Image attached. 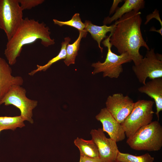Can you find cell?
<instances>
[{
  "label": "cell",
  "mask_w": 162,
  "mask_h": 162,
  "mask_svg": "<svg viewBox=\"0 0 162 162\" xmlns=\"http://www.w3.org/2000/svg\"><path fill=\"white\" fill-rule=\"evenodd\" d=\"M44 1V0H18L23 10L30 9L42 4Z\"/></svg>",
  "instance_id": "7402d4cb"
},
{
  "label": "cell",
  "mask_w": 162,
  "mask_h": 162,
  "mask_svg": "<svg viewBox=\"0 0 162 162\" xmlns=\"http://www.w3.org/2000/svg\"><path fill=\"white\" fill-rule=\"evenodd\" d=\"M154 158L148 153L140 156H135L119 151L117 161L121 162H154Z\"/></svg>",
  "instance_id": "ffe728a7"
},
{
  "label": "cell",
  "mask_w": 162,
  "mask_h": 162,
  "mask_svg": "<svg viewBox=\"0 0 162 162\" xmlns=\"http://www.w3.org/2000/svg\"><path fill=\"white\" fill-rule=\"evenodd\" d=\"M154 102L151 100H140L134 103V108L124 122L121 124L128 138L139 129L152 122Z\"/></svg>",
  "instance_id": "277c9868"
},
{
  "label": "cell",
  "mask_w": 162,
  "mask_h": 162,
  "mask_svg": "<svg viewBox=\"0 0 162 162\" xmlns=\"http://www.w3.org/2000/svg\"><path fill=\"white\" fill-rule=\"evenodd\" d=\"M103 126L102 130L106 132L110 138L116 142L122 141L125 138V131L118 123L107 110L106 108L102 109L95 116Z\"/></svg>",
  "instance_id": "8fae6325"
},
{
  "label": "cell",
  "mask_w": 162,
  "mask_h": 162,
  "mask_svg": "<svg viewBox=\"0 0 162 162\" xmlns=\"http://www.w3.org/2000/svg\"><path fill=\"white\" fill-rule=\"evenodd\" d=\"M115 162H121L118 161H115Z\"/></svg>",
  "instance_id": "4316f807"
},
{
  "label": "cell",
  "mask_w": 162,
  "mask_h": 162,
  "mask_svg": "<svg viewBox=\"0 0 162 162\" xmlns=\"http://www.w3.org/2000/svg\"><path fill=\"white\" fill-rule=\"evenodd\" d=\"M25 88L18 85L12 86L0 103L5 106L13 105L18 108L20 116L25 121L33 124V110L37 106L38 101L30 99L26 96Z\"/></svg>",
  "instance_id": "52a82bcc"
},
{
  "label": "cell",
  "mask_w": 162,
  "mask_h": 162,
  "mask_svg": "<svg viewBox=\"0 0 162 162\" xmlns=\"http://www.w3.org/2000/svg\"><path fill=\"white\" fill-rule=\"evenodd\" d=\"M150 31L156 32L160 34L161 36H162V28H160L159 29L156 30L154 28L152 27L151 28Z\"/></svg>",
  "instance_id": "484cf974"
},
{
  "label": "cell",
  "mask_w": 162,
  "mask_h": 162,
  "mask_svg": "<svg viewBox=\"0 0 162 162\" xmlns=\"http://www.w3.org/2000/svg\"><path fill=\"white\" fill-rule=\"evenodd\" d=\"M70 40L71 39L70 37H68L65 38L64 41L61 43V50L58 55L50 60L46 64L44 65H37V68L35 70H32L28 73V74L30 76H33L39 71H45L50 68L53 64L60 60L65 59L66 55V47L68 44H69Z\"/></svg>",
  "instance_id": "e0dca14e"
},
{
  "label": "cell",
  "mask_w": 162,
  "mask_h": 162,
  "mask_svg": "<svg viewBox=\"0 0 162 162\" xmlns=\"http://www.w3.org/2000/svg\"><path fill=\"white\" fill-rule=\"evenodd\" d=\"M49 28L44 22L29 19H24L19 28L10 39L8 41L4 54L10 65L16 62L17 58L21 54L25 45L40 40L41 44L45 47L53 45L55 40L50 36Z\"/></svg>",
  "instance_id": "7a4b0ae2"
},
{
  "label": "cell",
  "mask_w": 162,
  "mask_h": 162,
  "mask_svg": "<svg viewBox=\"0 0 162 162\" xmlns=\"http://www.w3.org/2000/svg\"><path fill=\"white\" fill-rule=\"evenodd\" d=\"M9 64L0 56V103L11 87L15 85L22 86L24 82L21 76L12 75Z\"/></svg>",
  "instance_id": "7c38bea8"
},
{
  "label": "cell",
  "mask_w": 162,
  "mask_h": 162,
  "mask_svg": "<svg viewBox=\"0 0 162 162\" xmlns=\"http://www.w3.org/2000/svg\"><path fill=\"white\" fill-rule=\"evenodd\" d=\"M134 104V102L128 96L117 93L108 96L106 102V108L121 124L131 112Z\"/></svg>",
  "instance_id": "9c48e42d"
},
{
  "label": "cell",
  "mask_w": 162,
  "mask_h": 162,
  "mask_svg": "<svg viewBox=\"0 0 162 162\" xmlns=\"http://www.w3.org/2000/svg\"><path fill=\"white\" fill-rule=\"evenodd\" d=\"M126 142L135 150L159 151L162 147V127L158 121L152 122L128 138Z\"/></svg>",
  "instance_id": "3957f363"
},
{
  "label": "cell",
  "mask_w": 162,
  "mask_h": 162,
  "mask_svg": "<svg viewBox=\"0 0 162 162\" xmlns=\"http://www.w3.org/2000/svg\"><path fill=\"white\" fill-rule=\"evenodd\" d=\"M138 91L141 93L146 94L154 99L156 109L155 114L158 121L159 112L162 110V78L151 80L138 88Z\"/></svg>",
  "instance_id": "4fadbf2b"
},
{
  "label": "cell",
  "mask_w": 162,
  "mask_h": 162,
  "mask_svg": "<svg viewBox=\"0 0 162 162\" xmlns=\"http://www.w3.org/2000/svg\"><path fill=\"white\" fill-rule=\"evenodd\" d=\"M84 23L85 27L84 31L89 32L92 38L96 40L98 44V46L102 52L103 48L100 46V43L104 38H106L108 36L106 34L108 32H112L116 26L114 23L113 25L107 26L106 25L99 26L92 23L91 21L86 20Z\"/></svg>",
  "instance_id": "9a60e30c"
},
{
  "label": "cell",
  "mask_w": 162,
  "mask_h": 162,
  "mask_svg": "<svg viewBox=\"0 0 162 162\" xmlns=\"http://www.w3.org/2000/svg\"><path fill=\"white\" fill-rule=\"evenodd\" d=\"M132 69L139 81L143 85L146 79L162 78V56L156 53L152 48L147 50L139 64L132 66Z\"/></svg>",
  "instance_id": "ba28073f"
},
{
  "label": "cell",
  "mask_w": 162,
  "mask_h": 162,
  "mask_svg": "<svg viewBox=\"0 0 162 162\" xmlns=\"http://www.w3.org/2000/svg\"><path fill=\"white\" fill-rule=\"evenodd\" d=\"M2 131V130H0V132Z\"/></svg>",
  "instance_id": "83f0119b"
},
{
  "label": "cell",
  "mask_w": 162,
  "mask_h": 162,
  "mask_svg": "<svg viewBox=\"0 0 162 162\" xmlns=\"http://www.w3.org/2000/svg\"><path fill=\"white\" fill-rule=\"evenodd\" d=\"M53 21L55 24L57 25L60 26H68L73 27L76 28L79 32H83L85 27L84 23L81 21L78 13L75 14L70 20L66 21H62L56 19H53Z\"/></svg>",
  "instance_id": "44dd1931"
},
{
  "label": "cell",
  "mask_w": 162,
  "mask_h": 162,
  "mask_svg": "<svg viewBox=\"0 0 162 162\" xmlns=\"http://www.w3.org/2000/svg\"><path fill=\"white\" fill-rule=\"evenodd\" d=\"M141 13L133 10L123 15L116 21L115 28L111 33L110 43L121 54L127 53L134 65L140 63L143 56L140 53L141 47L150 48L144 40L140 29Z\"/></svg>",
  "instance_id": "6da1fadb"
},
{
  "label": "cell",
  "mask_w": 162,
  "mask_h": 162,
  "mask_svg": "<svg viewBox=\"0 0 162 162\" xmlns=\"http://www.w3.org/2000/svg\"><path fill=\"white\" fill-rule=\"evenodd\" d=\"M111 34L102 42L104 46L107 48V52L105 61H100L92 64L94 68L92 74H95L103 73L104 77L117 78L123 71L122 64L132 61L129 55L126 53L118 55L113 52L111 50L112 46L110 42Z\"/></svg>",
  "instance_id": "5b68a950"
},
{
  "label": "cell",
  "mask_w": 162,
  "mask_h": 162,
  "mask_svg": "<svg viewBox=\"0 0 162 162\" xmlns=\"http://www.w3.org/2000/svg\"><path fill=\"white\" fill-rule=\"evenodd\" d=\"M79 162H101L99 159H93L80 156Z\"/></svg>",
  "instance_id": "d4e9b609"
},
{
  "label": "cell",
  "mask_w": 162,
  "mask_h": 162,
  "mask_svg": "<svg viewBox=\"0 0 162 162\" xmlns=\"http://www.w3.org/2000/svg\"><path fill=\"white\" fill-rule=\"evenodd\" d=\"M154 18H155L159 21L161 26L160 28H162V22L160 17L159 11L156 9L154 10L152 14H150L146 16V20L145 22V24H147L151 19Z\"/></svg>",
  "instance_id": "603a6c76"
},
{
  "label": "cell",
  "mask_w": 162,
  "mask_h": 162,
  "mask_svg": "<svg viewBox=\"0 0 162 162\" xmlns=\"http://www.w3.org/2000/svg\"><path fill=\"white\" fill-rule=\"evenodd\" d=\"M122 1V0H114L111 7L110 8L109 14L110 15L113 14L116 10L118 8V4Z\"/></svg>",
  "instance_id": "cb8c5ba5"
},
{
  "label": "cell",
  "mask_w": 162,
  "mask_h": 162,
  "mask_svg": "<svg viewBox=\"0 0 162 162\" xmlns=\"http://www.w3.org/2000/svg\"><path fill=\"white\" fill-rule=\"evenodd\" d=\"M25 121L20 115L14 117L0 116V130H14L25 126Z\"/></svg>",
  "instance_id": "d6986e66"
},
{
  "label": "cell",
  "mask_w": 162,
  "mask_h": 162,
  "mask_svg": "<svg viewBox=\"0 0 162 162\" xmlns=\"http://www.w3.org/2000/svg\"><path fill=\"white\" fill-rule=\"evenodd\" d=\"M87 32L84 31L79 32V35L77 39L72 44H69L66 49V55L64 62L67 66L74 64L76 56L80 49V43L82 38H85Z\"/></svg>",
  "instance_id": "ac0fdd59"
},
{
  "label": "cell",
  "mask_w": 162,
  "mask_h": 162,
  "mask_svg": "<svg viewBox=\"0 0 162 162\" xmlns=\"http://www.w3.org/2000/svg\"><path fill=\"white\" fill-rule=\"evenodd\" d=\"M74 143L80 150V156L99 159L98 147L92 139L85 140L77 137L74 140Z\"/></svg>",
  "instance_id": "2e32d148"
},
{
  "label": "cell",
  "mask_w": 162,
  "mask_h": 162,
  "mask_svg": "<svg viewBox=\"0 0 162 162\" xmlns=\"http://www.w3.org/2000/svg\"><path fill=\"white\" fill-rule=\"evenodd\" d=\"M124 3L120 7L118 8L112 16L105 18L103 23L104 25L110 24L116 21L125 14L133 10L139 11L144 8L145 1L143 0H125Z\"/></svg>",
  "instance_id": "5bb4252c"
},
{
  "label": "cell",
  "mask_w": 162,
  "mask_h": 162,
  "mask_svg": "<svg viewBox=\"0 0 162 162\" xmlns=\"http://www.w3.org/2000/svg\"><path fill=\"white\" fill-rule=\"evenodd\" d=\"M23 10L18 0H0V28L4 31L8 41L23 21Z\"/></svg>",
  "instance_id": "8992f818"
},
{
  "label": "cell",
  "mask_w": 162,
  "mask_h": 162,
  "mask_svg": "<svg viewBox=\"0 0 162 162\" xmlns=\"http://www.w3.org/2000/svg\"><path fill=\"white\" fill-rule=\"evenodd\" d=\"M90 134L92 140L98 151L99 159L101 162H115L117 161L118 152L116 142L107 138L102 128L92 129Z\"/></svg>",
  "instance_id": "30bf717a"
}]
</instances>
